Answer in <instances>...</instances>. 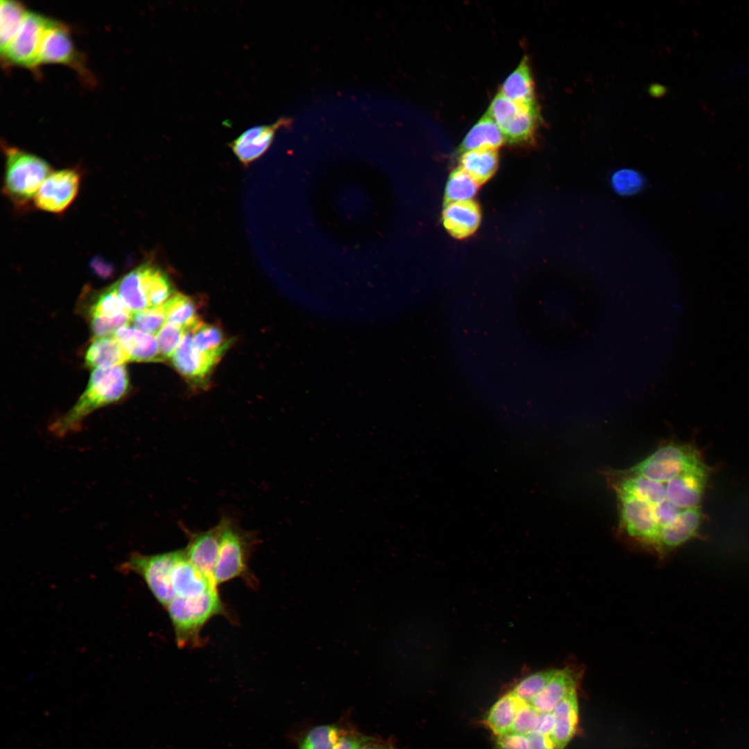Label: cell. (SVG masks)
I'll use <instances>...</instances> for the list:
<instances>
[{"instance_id": "cell-23", "label": "cell", "mask_w": 749, "mask_h": 749, "mask_svg": "<svg viewBox=\"0 0 749 749\" xmlns=\"http://www.w3.org/2000/svg\"><path fill=\"white\" fill-rule=\"evenodd\" d=\"M623 476L613 486L616 492L632 495L653 506H657L666 499L665 483L653 481L644 476L623 472Z\"/></svg>"}, {"instance_id": "cell-17", "label": "cell", "mask_w": 749, "mask_h": 749, "mask_svg": "<svg viewBox=\"0 0 749 749\" xmlns=\"http://www.w3.org/2000/svg\"><path fill=\"white\" fill-rule=\"evenodd\" d=\"M480 221L481 212L475 202H445L442 222L452 236L457 239L467 237L476 230Z\"/></svg>"}, {"instance_id": "cell-27", "label": "cell", "mask_w": 749, "mask_h": 749, "mask_svg": "<svg viewBox=\"0 0 749 749\" xmlns=\"http://www.w3.org/2000/svg\"><path fill=\"white\" fill-rule=\"evenodd\" d=\"M496 150L479 149L462 153L460 167L479 184L484 183L495 173L498 166Z\"/></svg>"}, {"instance_id": "cell-7", "label": "cell", "mask_w": 749, "mask_h": 749, "mask_svg": "<svg viewBox=\"0 0 749 749\" xmlns=\"http://www.w3.org/2000/svg\"><path fill=\"white\" fill-rule=\"evenodd\" d=\"M617 494L621 527L628 536L658 553L660 528L655 516V506L628 494Z\"/></svg>"}, {"instance_id": "cell-6", "label": "cell", "mask_w": 749, "mask_h": 749, "mask_svg": "<svg viewBox=\"0 0 749 749\" xmlns=\"http://www.w3.org/2000/svg\"><path fill=\"white\" fill-rule=\"evenodd\" d=\"M702 462L698 449L693 445L670 442L662 445L627 472L666 483Z\"/></svg>"}, {"instance_id": "cell-44", "label": "cell", "mask_w": 749, "mask_h": 749, "mask_svg": "<svg viewBox=\"0 0 749 749\" xmlns=\"http://www.w3.org/2000/svg\"><path fill=\"white\" fill-rule=\"evenodd\" d=\"M529 749H555L550 736L535 731L527 736Z\"/></svg>"}, {"instance_id": "cell-31", "label": "cell", "mask_w": 749, "mask_h": 749, "mask_svg": "<svg viewBox=\"0 0 749 749\" xmlns=\"http://www.w3.org/2000/svg\"><path fill=\"white\" fill-rule=\"evenodd\" d=\"M28 10L19 2L10 0L0 1V49L1 55L20 28Z\"/></svg>"}, {"instance_id": "cell-22", "label": "cell", "mask_w": 749, "mask_h": 749, "mask_svg": "<svg viewBox=\"0 0 749 749\" xmlns=\"http://www.w3.org/2000/svg\"><path fill=\"white\" fill-rule=\"evenodd\" d=\"M129 361L128 354L114 336L95 338L85 355V365L94 369L121 365Z\"/></svg>"}, {"instance_id": "cell-2", "label": "cell", "mask_w": 749, "mask_h": 749, "mask_svg": "<svg viewBox=\"0 0 749 749\" xmlns=\"http://www.w3.org/2000/svg\"><path fill=\"white\" fill-rule=\"evenodd\" d=\"M180 648L202 644L201 630L212 617L227 614L217 588L193 597L175 596L165 608Z\"/></svg>"}, {"instance_id": "cell-35", "label": "cell", "mask_w": 749, "mask_h": 749, "mask_svg": "<svg viewBox=\"0 0 749 749\" xmlns=\"http://www.w3.org/2000/svg\"><path fill=\"white\" fill-rule=\"evenodd\" d=\"M479 184L461 168L451 172L447 180L445 202L471 200L475 196Z\"/></svg>"}, {"instance_id": "cell-3", "label": "cell", "mask_w": 749, "mask_h": 749, "mask_svg": "<svg viewBox=\"0 0 749 749\" xmlns=\"http://www.w3.org/2000/svg\"><path fill=\"white\" fill-rule=\"evenodd\" d=\"M218 524L221 540L214 577L216 585L236 578H243L250 585H255L249 561L259 542L258 537L255 533L243 529L231 517L223 516Z\"/></svg>"}, {"instance_id": "cell-11", "label": "cell", "mask_w": 749, "mask_h": 749, "mask_svg": "<svg viewBox=\"0 0 749 749\" xmlns=\"http://www.w3.org/2000/svg\"><path fill=\"white\" fill-rule=\"evenodd\" d=\"M181 527L188 540L187 546L184 549L187 558L196 568L214 582V572L218 559L221 540L219 524L205 531H193L184 525Z\"/></svg>"}, {"instance_id": "cell-12", "label": "cell", "mask_w": 749, "mask_h": 749, "mask_svg": "<svg viewBox=\"0 0 749 749\" xmlns=\"http://www.w3.org/2000/svg\"><path fill=\"white\" fill-rule=\"evenodd\" d=\"M709 476L702 462L665 483L666 499L681 509L698 506Z\"/></svg>"}, {"instance_id": "cell-45", "label": "cell", "mask_w": 749, "mask_h": 749, "mask_svg": "<svg viewBox=\"0 0 749 749\" xmlns=\"http://www.w3.org/2000/svg\"><path fill=\"white\" fill-rule=\"evenodd\" d=\"M555 725V719L551 712L540 713V721L536 731L551 736Z\"/></svg>"}, {"instance_id": "cell-40", "label": "cell", "mask_w": 749, "mask_h": 749, "mask_svg": "<svg viewBox=\"0 0 749 749\" xmlns=\"http://www.w3.org/2000/svg\"><path fill=\"white\" fill-rule=\"evenodd\" d=\"M540 712L531 704L522 702L510 732L528 736L537 729Z\"/></svg>"}, {"instance_id": "cell-42", "label": "cell", "mask_w": 749, "mask_h": 749, "mask_svg": "<svg viewBox=\"0 0 749 749\" xmlns=\"http://www.w3.org/2000/svg\"><path fill=\"white\" fill-rule=\"evenodd\" d=\"M497 749H529L527 736L508 732L497 737Z\"/></svg>"}, {"instance_id": "cell-4", "label": "cell", "mask_w": 749, "mask_h": 749, "mask_svg": "<svg viewBox=\"0 0 749 749\" xmlns=\"http://www.w3.org/2000/svg\"><path fill=\"white\" fill-rule=\"evenodd\" d=\"M3 189L17 203L34 198L41 185L52 173L50 165L41 157L15 147L6 146Z\"/></svg>"}, {"instance_id": "cell-5", "label": "cell", "mask_w": 749, "mask_h": 749, "mask_svg": "<svg viewBox=\"0 0 749 749\" xmlns=\"http://www.w3.org/2000/svg\"><path fill=\"white\" fill-rule=\"evenodd\" d=\"M182 553V549L154 555L133 552L119 566V571L141 577L155 599L166 608L175 597L172 573Z\"/></svg>"}, {"instance_id": "cell-18", "label": "cell", "mask_w": 749, "mask_h": 749, "mask_svg": "<svg viewBox=\"0 0 749 749\" xmlns=\"http://www.w3.org/2000/svg\"><path fill=\"white\" fill-rule=\"evenodd\" d=\"M578 680V672L574 669H559L529 704L540 713L551 712L571 691L577 689Z\"/></svg>"}, {"instance_id": "cell-9", "label": "cell", "mask_w": 749, "mask_h": 749, "mask_svg": "<svg viewBox=\"0 0 749 749\" xmlns=\"http://www.w3.org/2000/svg\"><path fill=\"white\" fill-rule=\"evenodd\" d=\"M80 181V174L74 169L52 172L35 196V205L40 210L51 213L63 212L76 198Z\"/></svg>"}, {"instance_id": "cell-19", "label": "cell", "mask_w": 749, "mask_h": 749, "mask_svg": "<svg viewBox=\"0 0 749 749\" xmlns=\"http://www.w3.org/2000/svg\"><path fill=\"white\" fill-rule=\"evenodd\" d=\"M128 354L130 361L150 362L163 361L155 335L129 325L119 329L113 335Z\"/></svg>"}, {"instance_id": "cell-14", "label": "cell", "mask_w": 749, "mask_h": 749, "mask_svg": "<svg viewBox=\"0 0 749 749\" xmlns=\"http://www.w3.org/2000/svg\"><path fill=\"white\" fill-rule=\"evenodd\" d=\"M171 359L183 377L198 383L205 379L217 363L196 347L191 332L184 334Z\"/></svg>"}, {"instance_id": "cell-25", "label": "cell", "mask_w": 749, "mask_h": 749, "mask_svg": "<svg viewBox=\"0 0 749 749\" xmlns=\"http://www.w3.org/2000/svg\"><path fill=\"white\" fill-rule=\"evenodd\" d=\"M504 137L497 123L485 113L467 132L459 151L479 149L497 150L504 142Z\"/></svg>"}, {"instance_id": "cell-36", "label": "cell", "mask_w": 749, "mask_h": 749, "mask_svg": "<svg viewBox=\"0 0 749 749\" xmlns=\"http://www.w3.org/2000/svg\"><path fill=\"white\" fill-rule=\"evenodd\" d=\"M558 669L540 671L522 680L511 691L520 701L529 703L554 677Z\"/></svg>"}, {"instance_id": "cell-37", "label": "cell", "mask_w": 749, "mask_h": 749, "mask_svg": "<svg viewBox=\"0 0 749 749\" xmlns=\"http://www.w3.org/2000/svg\"><path fill=\"white\" fill-rule=\"evenodd\" d=\"M166 321V304L149 307L133 313L131 322L134 327L146 333L157 334Z\"/></svg>"}, {"instance_id": "cell-13", "label": "cell", "mask_w": 749, "mask_h": 749, "mask_svg": "<svg viewBox=\"0 0 749 749\" xmlns=\"http://www.w3.org/2000/svg\"><path fill=\"white\" fill-rule=\"evenodd\" d=\"M290 123L280 118L275 123L248 128L230 144L234 154L243 164H249L261 156L270 146L278 129Z\"/></svg>"}, {"instance_id": "cell-34", "label": "cell", "mask_w": 749, "mask_h": 749, "mask_svg": "<svg viewBox=\"0 0 749 749\" xmlns=\"http://www.w3.org/2000/svg\"><path fill=\"white\" fill-rule=\"evenodd\" d=\"M347 730L335 724L316 726L300 739L298 749H332Z\"/></svg>"}, {"instance_id": "cell-38", "label": "cell", "mask_w": 749, "mask_h": 749, "mask_svg": "<svg viewBox=\"0 0 749 749\" xmlns=\"http://www.w3.org/2000/svg\"><path fill=\"white\" fill-rule=\"evenodd\" d=\"M610 182L617 193L630 196L638 193L643 188L644 179L637 171L623 169L612 175Z\"/></svg>"}, {"instance_id": "cell-20", "label": "cell", "mask_w": 749, "mask_h": 749, "mask_svg": "<svg viewBox=\"0 0 749 749\" xmlns=\"http://www.w3.org/2000/svg\"><path fill=\"white\" fill-rule=\"evenodd\" d=\"M555 725L551 734L555 749H564L576 731L578 706L576 689L571 691L552 712Z\"/></svg>"}, {"instance_id": "cell-28", "label": "cell", "mask_w": 749, "mask_h": 749, "mask_svg": "<svg viewBox=\"0 0 749 749\" xmlns=\"http://www.w3.org/2000/svg\"><path fill=\"white\" fill-rule=\"evenodd\" d=\"M522 701L510 691L501 696L489 709L484 722L498 737L510 732Z\"/></svg>"}, {"instance_id": "cell-33", "label": "cell", "mask_w": 749, "mask_h": 749, "mask_svg": "<svg viewBox=\"0 0 749 749\" xmlns=\"http://www.w3.org/2000/svg\"><path fill=\"white\" fill-rule=\"evenodd\" d=\"M114 284L120 297L132 313L148 308L138 267L127 273Z\"/></svg>"}, {"instance_id": "cell-15", "label": "cell", "mask_w": 749, "mask_h": 749, "mask_svg": "<svg viewBox=\"0 0 749 749\" xmlns=\"http://www.w3.org/2000/svg\"><path fill=\"white\" fill-rule=\"evenodd\" d=\"M701 518L699 506L683 510L673 522L662 528L657 553L666 555L694 537L698 531Z\"/></svg>"}, {"instance_id": "cell-8", "label": "cell", "mask_w": 749, "mask_h": 749, "mask_svg": "<svg viewBox=\"0 0 749 749\" xmlns=\"http://www.w3.org/2000/svg\"><path fill=\"white\" fill-rule=\"evenodd\" d=\"M49 21L50 19L28 11L17 33L1 55L6 62L28 69L40 66V46Z\"/></svg>"}, {"instance_id": "cell-39", "label": "cell", "mask_w": 749, "mask_h": 749, "mask_svg": "<svg viewBox=\"0 0 749 749\" xmlns=\"http://www.w3.org/2000/svg\"><path fill=\"white\" fill-rule=\"evenodd\" d=\"M187 333L182 328L166 322L157 334L159 351L162 360L171 359Z\"/></svg>"}, {"instance_id": "cell-16", "label": "cell", "mask_w": 749, "mask_h": 749, "mask_svg": "<svg viewBox=\"0 0 749 749\" xmlns=\"http://www.w3.org/2000/svg\"><path fill=\"white\" fill-rule=\"evenodd\" d=\"M172 585L175 596L180 597L197 596L217 588L212 580L189 560L184 549L173 568Z\"/></svg>"}, {"instance_id": "cell-24", "label": "cell", "mask_w": 749, "mask_h": 749, "mask_svg": "<svg viewBox=\"0 0 749 749\" xmlns=\"http://www.w3.org/2000/svg\"><path fill=\"white\" fill-rule=\"evenodd\" d=\"M537 104H521L517 112L499 128L505 141L510 144H523L533 138L539 122Z\"/></svg>"}, {"instance_id": "cell-46", "label": "cell", "mask_w": 749, "mask_h": 749, "mask_svg": "<svg viewBox=\"0 0 749 749\" xmlns=\"http://www.w3.org/2000/svg\"><path fill=\"white\" fill-rule=\"evenodd\" d=\"M363 749H397L392 744L378 743L377 740L366 746Z\"/></svg>"}, {"instance_id": "cell-1", "label": "cell", "mask_w": 749, "mask_h": 749, "mask_svg": "<svg viewBox=\"0 0 749 749\" xmlns=\"http://www.w3.org/2000/svg\"><path fill=\"white\" fill-rule=\"evenodd\" d=\"M129 388L128 372L125 365L94 369L87 386L74 405L50 427L55 436L76 431L89 414L103 406L121 399Z\"/></svg>"}, {"instance_id": "cell-29", "label": "cell", "mask_w": 749, "mask_h": 749, "mask_svg": "<svg viewBox=\"0 0 749 749\" xmlns=\"http://www.w3.org/2000/svg\"><path fill=\"white\" fill-rule=\"evenodd\" d=\"M90 319L114 320L133 313L120 297L115 284L100 293L89 309Z\"/></svg>"}, {"instance_id": "cell-30", "label": "cell", "mask_w": 749, "mask_h": 749, "mask_svg": "<svg viewBox=\"0 0 749 749\" xmlns=\"http://www.w3.org/2000/svg\"><path fill=\"white\" fill-rule=\"evenodd\" d=\"M196 347L203 354L218 362L230 344L217 327L199 322L191 331Z\"/></svg>"}, {"instance_id": "cell-43", "label": "cell", "mask_w": 749, "mask_h": 749, "mask_svg": "<svg viewBox=\"0 0 749 749\" xmlns=\"http://www.w3.org/2000/svg\"><path fill=\"white\" fill-rule=\"evenodd\" d=\"M683 510L685 509L677 507L669 500H666L659 506H655V513L660 528V532L664 526L673 522Z\"/></svg>"}, {"instance_id": "cell-41", "label": "cell", "mask_w": 749, "mask_h": 749, "mask_svg": "<svg viewBox=\"0 0 749 749\" xmlns=\"http://www.w3.org/2000/svg\"><path fill=\"white\" fill-rule=\"evenodd\" d=\"M376 738L354 731L347 730L338 739L332 749H363Z\"/></svg>"}, {"instance_id": "cell-10", "label": "cell", "mask_w": 749, "mask_h": 749, "mask_svg": "<svg viewBox=\"0 0 749 749\" xmlns=\"http://www.w3.org/2000/svg\"><path fill=\"white\" fill-rule=\"evenodd\" d=\"M61 64L71 67L83 76L88 74L69 28L63 24L51 19L40 49L39 64Z\"/></svg>"}, {"instance_id": "cell-26", "label": "cell", "mask_w": 749, "mask_h": 749, "mask_svg": "<svg viewBox=\"0 0 749 749\" xmlns=\"http://www.w3.org/2000/svg\"><path fill=\"white\" fill-rule=\"evenodd\" d=\"M138 267L148 308L165 304L173 295L172 284L166 274L149 264Z\"/></svg>"}, {"instance_id": "cell-32", "label": "cell", "mask_w": 749, "mask_h": 749, "mask_svg": "<svg viewBox=\"0 0 749 749\" xmlns=\"http://www.w3.org/2000/svg\"><path fill=\"white\" fill-rule=\"evenodd\" d=\"M165 304L166 322L176 325L187 332L191 331L200 322L194 302L189 297L177 293Z\"/></svg>"}, {"instance_id": "cell-21", "label": "cell", "mask_w": 749, "mask_h": 749, "mask_svg": "<svg viewBox=\"0 0 749 749\" xmlns=\"http://www.w3.org/2000/svg\"><path fill=\"white\" fill-rule=\"evenodd\" d=\"M499 92L517 103L536 104L533 78L526 56L506 78Z\"/></svg>"}]
</instances>
